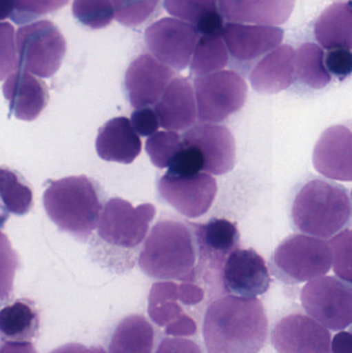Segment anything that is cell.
<instances>
[{
  "instance_id": "cell-1",
  "label": "cell",
  "mask_w": 352,
  "mask_h": 353,
  "mask_svg": "<svg viewBox=\"0 0 352 353\" xmlns=\"http://www.w3.org/2000/svg\"><path fill=\"white\" fill-rule=\"evenodd\" d=\"M203 336L208 353H258L269 336L262 301L233 294L213 301L205 313Z\"/></svg>"
},
{
  "instance_id": "cell-2",
  "label": "cell",
  "mask_w": 352,
  "mask_h": 353,
  "mask_svg": "<svg viewBox=\"0 0 352 353\" xmlns=\"http://www.w3.org/2000/svg\"><path fill=\"white\" fill-rule=\"evenodd\" d=\"M103 188L94 179L72 176L52 181L43 193V207L62 232L86 242L96 230L103 209Z\"/></svg>"
},
{
  "instance_id": "cell-3",
  "label": "cell",
  "mask_w": 352,
  "mask_h": 353,
  "mask_svg": "<svg viewBox=\"0 0 352 353\" xmlns=\"http://www.w3.org/2000/svg\"><path fill=\"white\" fill-rule=\"evenodd\" d=\"M196 251V239L185 223L161 220L147 236L138 265L153 279L185 281L194 275Z\"/></svg>"
},
{
  "instance_id": "cell-4",
  "label": "cell",
  "mask_w": 352,
  "mask_h": 353,
  "mask_svg": "<svg viewBox=\"0 0 352 353\" xmlns=\"http://www.w3.org/2000/svg\"><path fill=\"white\" fill-rule=\"evenodd\" d=\"M296 228L308 236L329 239L351 221V199L344 187L314 179L298 191L291 207Z\"/></svg>"
},
{
  "instance_id": "cell-5",
  "label": "cell",
  "mask_w": 352,
  "mask_h": 353,
  "mask_svg": "<svg viewBox=\"0 0 352 353\" xmlns=\"http://www.w3.org/2000/svg\"><path fill=\"white\" fill-rule=\"evenodd\" d=\"M155 214L156 209L152 203L134 208L130 201L119 197L109 199L103 205L96 236L91 242L94 261L105 250H134L140 246Z\"/></svg>"
},
{
  "instance_id": "cell-6",
  "label": "cell",
  "mask_w": 352,
  "mask_h": 353,
  "mask_svg": "<svg viewBox=\"0 0 352 353\" xmlns=\"http://www.w3.org/2000/svg\"><path fill=\"white\" fill-rule=\"evenodd\" d=\"M272 265L274 275L285 283L311 281L330 271V246L316 236L293 234L277 247Z\"/></svg>"
},
{
  "instance_id": "cell-7",
  "label": "cell",
  "mask_w": 352,
  "mask_h": 353,
  "mask_svg": "<svg viewBox=\"0 0 352 353\" xmlns=\"http://www.w3.org/2000/svg\"><path fill=\"white\" fill-rule=\"evenodd\" d=\"M19 70L39 78L54 76L66 53V41L49 20L23 25L16 32Z\"/></svg>"
},
{
  "instance_id": "cell-8",
  "label": "cell",
  "mask_w": 352,
  "mask_h": 353,
  "mask_svg": "<svg viewBox=\"0 0 352 353\" xmlns=\"http://www.w3.org/2000/svg\"><path fill=\"white\" fill-rule=\"evenodd\" d=\"M196 115L202 123H219L245 105L248 87L234 70H219L194 79Z\"/></svg>"
},
{
  "instance_id": "cell-9",
  "label": "cell",
  "mask_w": 352,
  "mask_h": 353,
  "mask_svg": "<svg viewBox=\"0 0 352 353\" xmlns=\"http://www.w3.org/2000/svg\"><path fill=\"white\" fill-rule=\"evenodd\" d=\"M301 302L309 316L326 329L342 331L351 325V286L338 278L322 276L308 282Z\"/></svg>"
},
{
  "instance_id": "cell-10",
  "label": "cell",
  "mask_w": 352,
  "mask_h": 353,
  "mask_svg": "<svg viewBox=\"0 0 352 353\" xmlns=\"http://www.w3.org/2000/svg\"><path fill=\"white\" fill-rule=\"evenodd\" d=\"M200 33L194 25L177 18H163L145 32L147 47L161 63L176 72L189 65Z\"/></svg>"
},
{
  "instance_id": "cell-11",
  "label": "cell",
  "mask_w": 352,
  "mask_h": 353,
  "mask_svg": "<svg viewBox=\"0 0 352 353\" xmlns=\"http://www.w3.org/2000/svg\"><path fill=\"white\" fill-rule=\"evenodd\" d=\"M194 226V239L200 254V265L196 269L198 275L214 286L223 288V263L239 246L240 234L233 222L213 218L205 224Z\"/></svg>"
},
{
  "instance_id": "cell-12",
  "label": "cell",
  "mask_w": 352,
  "mask_h": 353,
  "mask_svg": "<svg viewBox=\"0 0 352 353\" xmlns=\"http://www.w3.org/2000/svg\"><path fill=\"white\" fill-rule=\"evenodd\" d=\"M158 191L165 201L187 218L204 215L214 203L217 182L210 174L189 176L163 175L158 181Z\"/></svg>"
},
{
  "instance_id": "cell-13",
  "label": "cell",
  "mask_w": 352,
  "mask_h": 353,
  "mask_svg": "<svg viewBox=\"0 0 352 353\" xmlns=\"http://www.w3.org/2000/svg\"><path fill=\"white\" fill-rule=\"evenodd\" d=\"M221 278L225 294L242 298L262 296L271 284L266 261L253 249L237 248L229 253Z\"/></svg>"
},
{
  "instance_id": "cell-14",
  "label": "cell",
  "mask_w": 352,
  "mask_h": 353,
  "mask_svg": "<svg viewBox=\"0 0 352 353\" xmlns=\"http://www.w3.org/2000/svg\"><path fill=\"white\" fill-rule=\"evenodd\" d=\"M271 341L278 353H331L332 335L311 317L297 313L276 323Z\"/></svg>"
},
{
  "instance_id": "cell-15",
  "label": "cell",
  "mask_w": 352,
  "mask_h": 353,
  "mask_svg": "<svg viewBox=\"0 0 352 353\" xmlns=\"http://www.w3.org/2000/svg\"><path fill=\"white\" fill-rule=\"evenodd\" d=\"M175 77V72L151 54L138 56L128 66L124 78L126 94L134 109L152 107Z\"/></svg>"
},
{
  "instance_id": "cell-16",
  "label": "cell",
  "mask_w": 352,
  "mask_h": 353,
  "mask_svg": "<svg viewBox=\"0 0 352 353\" xmlns=\"http://www.w3.org/2000/svg\"><path fill=\"white\" fill-rule=\"evenodd\" d=\"M182 141L200 149L207 174L220 176L233 171L236 163L235 139L225 126L198 124L184 132Z\"/></svg>"
},
{
  "instance_id": "cell-17",
  "label": "cell",
  "mask_w": 352,
  "mask_h": 353,
  "mask_svg": "<svg viewBox=\"0 0 352 353\" xmlns=\"http://www.w3.org/2000/svg\"><path fill=\"white\" fill-rule=\"evenodd\" d=\"M178 286L171 281L153 284L148 298L149 316L171 337H192L198 332V323L182 307Z\"/></svg>"
},
{
  "instance_id": "cell-18",
  "label": "cell",
  "mask_w": 352,
  "mask_h": 353,
  "mask_svg": "<svg viewBox=\"0 0 352 353\" xmlns=\"http://www.w3.org/2000/svg\"><path fill=\"white\" fill-rule=\"evenodd\" d=\"M221 37L231 57L249 62L279 47L284 30L278 26L229 22L223 27Z\"/></svg>"
},
{
  "instance_id": "cell-19",
  "label": "cell",
  "mask_w": 352,
  "mask_h": 353,
  "mask_svg": "<svg viewBox=\"0 0 352 353\" xmlns=\"http://www.w3.org/2000/svg\"><path fill=\"white\" fill-rule=\"evenodd\" d=\"M313 165L318 173L338 181L352 180V134L345 125L324 130L313 152Z\"/></svg>"
},
{
  "instance_id": "cell-20",
  "label": "cell",
  "mask_w": 352,
  "mask_h": 353,
  "mask_svg": "<svg viewBox=\"0 0 352 353\" xmlns=\"http://www.w3.org/2000/svg\"><path fill=\"white\" fill-rule=\"evenodd\" d=\"M159 125L169 132H183L194 126L196 103L194 86L184 77L174 78L154 105Z\"/></svg>"
},
{
  "instance_id": "cell-21",
  "label": "cell",
  "mask_w": 352,
  "mask_h": 353,
  "mask_svg": "<svg viewBox=\"0 0 352 353\" xmlns=\"http://www.w3.org/2000/svg\"><path fill=\"white\" fill-rule=\"evenodd\" d=\"M10 113L23 121L37 119L49 103V91L43 81L18 70L6 78L2 87Z\"/></svg>"
},
{
  "instance_id": "cell-22",
  "label": "cell",
  "mask_w": 352,
  "mask_h": 353,
  "mask_svg": "<svg viewBox=\"0 0 352 353\" xmlns=\"http://www.w3.org/2000/svg\"><path fill=\"white\" fill-rule=\"evenodd\" d=\"M296 0H217L223 19L241 24L279 26L289 21Z\"/></svg>"
},
{
  "instance_id": "cell-23",
  "label": "cell",
  "mask_w": 352,
  "mask_h": 353,
  "mask_svg": "<svg viewBox=\"0 0 352 353\" xmlns=\"http://www.w3.org/2000/svg\"><path fill=\"white\" fill-rule=\"evenodd\" d=\"M295 57L289 45L279 46L267 54L250 74L252 88L262 94H275L291 87L296 79Z\"/></svg>"
},
{
  "instance_id": "cell-24",
  "label": "cell",
  "mask_w": 352,
  "mask_h": 353,
  "mask_svg": "<svg viewBox=\"0 0 352 353\" xmlns=\"http://www.w3.org/2000/svg\"><path fill=\"white\" fill-rule=\"evenodd\" d=\"M95 148L103 161L130 165L141 154L142 142L128 118L116 117L99 128Z\"/></svg>"
},
{
  "instance_id": "cell-25",
  "label": "cell",
  "mask_w": 352,
  "mask_h": 353,
  "mask_svg": "<svg viewBox=\"0 0 352 353\" xmlns=\"http://www.w3.org/2000/svg\"><path fill=\"white\" fill-rule=\"evenodd\" d=\"M314 34L327 51L352 48L351 1L336 2L327 8L316 20Z\"/></svg>"
},
{
  "instance_id": "cell-26",
  "label": "cell",
  "mask_w": 352,
  "mask_h": 353,
  "mask_svg": "<svg viewBox=\"0 0 352 353\" xmlns=\"http://www.w3.org/2000/svg\"><path fill=\"white\" fill-rule=\"evenodd\" d=\"M155 332L143 315L125 317L116 327L109 353H153Z\"/></svg>"
},
{
  "instance_id": "cell-27",
  "label": "cell",
  "mask_w": 352,
  "mask_h": 353,
  "mask_svg": "<svg viewBox=\"0 0 352 353\" xmlns=\"http://www.w3.org/2000/svg\"><path fill=\"white\" fill-rule=\"evenodd\" d=\"M39 325V312L30 301L18 300L0 310V334L8 339H32Z\"/></svg>"
},
{
  "instance_id": "cell-28",
  "label": "cell",
  "mask_w": 352,
  "mask_h": 353,
  "mask_svg": "<svg viewBox=\"0 0 352 353\" xmlns=\"http://www.w3.org/2000/svg\"><path fill=\"white\" fill-rule=\"evenodd\" d=\"M296 77L302 84L320 90L330 84L332 77L324 65V51L314 43H305L295 57Z\"/></svg>"
},
{
  "instance_id": "cell-29",
  "label": "cell",
  "mask_w": 352,
  "mask_h": 353,
  "mask_svg": "<svg viewBox=\"0 0 352 353\" xmlns=\"http://www.w3.org/2000/svg\"><path fill=\"white\" fill-rule=\"evenodd\" d=\"M229 63V52L221 34L200 35L194 48L190 70L196 77L223 70Z\"/></svg>"
},
{
  "instance_id": "cell-30",
  "label": "cell",
  "mask_w": 352,
  "mask_h": 353,
  "mask_svg": "<svg viewBox=\"0 0 352 353\" xmlns=\"http://www.w3.org/2000/svg\"><path fill=\"white\" fill-rule=\"evenodd\" d=\"M32 205V190L22 175L0 167V207L8 213L23 216L30 211Z\"/></svg>"
},
{
  "instance_id": "cell-31",
  "label": "cell",
  "mask_w": 352,
  "mask_h": 353,
  "mask_svg": "<svg viewBox=\"0 0 352 353\" xmlns=\"http://www.w3.org/2000/svg\"><path fill=\"white\" fill-rule=\"evenodd\" d=\"M114 18L126 27H138L152 18L161 0H110Z\"/></svg>"
},
{
  "instance_id": "cell-32",
  "label": "cell",
  "mask_w": 352,
  "mask_h": 353,
  "mask_svg": "<svg viewBox=\"0 0 352 353\" xmlns=\"http://www.w3.org/2000/svg\"><path fill=\"white\" fill-rule=\"evenodd\" d=\"M72 14L81 24L91 29L105 28L114 19L110 0H74Z\"/></svg>"
},
{
  "instance_id": "cell-33",
  "label": "cell",
  "mask_w": 352,
  "mask_h": 353,
  "mask_svg": "<svg viewBox=\"0 0 352 353\" xmlns=\"http://www.w3.org/2000/svg\"><path fill=\"white\" fill-rule=\"evenodd\" d=\"M182 137L176 132H158L146 142V152L158 169H165L182 146Z\"/></svg>"
},
{
  "instance_id": "cell-34",
  "label": "cell",
  "mask_w": 352,
  "mask_h": 353,
  "mask_svg": "<svg viewBox=\"0 0 352 353\" xmlns=\"http://www.w3.org/2000/svg\"><path fill=\"white\" fill-rule=\"evenodd\" d=\"M163 8L171 16L194 27L203 17L218 10L217 0H163Z\"/></svg>"
},
{
  "instance_id": "cell-35",
  "label": "cell",
  "mask_w": 352,
  "mask_h": 353,
  "mask_svg": "<svg viewBox=\"0 0 352 353\" xmlns=\"http://www.w3.org/2000/svg\"><path fill=\"white\" fill-rule=\"evenodd\" d=\"M20 267L18 254L8 236L0 230V301L12 296L17 270Z\"/></svg>"
},
{
  "instance_id": "cell-36",
  "label": "cell",
  "mask_w": 352,
  "mask_h": 353,
  "mask_svg": "<svg viewBox=\"0 0 352 353\" xmlns=\"http://www.w3.org/2000/svg\"><path fill=\"white\" fill-rule=\"evenodd\" d=\"M14 10L10 20L16 24H28L41 16L57 12L70 0H14Z\"/></svg>"
},
{
  "instance_id": "cell-37",
  "label": "cell",
  "mask_w": 352,
  "mask_h": 353,
  "mask_svg": "<svg viewBox=\"0 0 352 353\" xmlns=\"http://www.w3.org/2000/svg\"><path fill=\"white\" fill-rule=\"evenodd\" d=\"M183 142V141H182ZM167 175L189 176L204 172V157L194 145L182 143L181 148L174 155L167 165Z\"/></svg>"
},
{
  "instance_id": "cell-38",
  "label": "cell",
  "mask_w": 352,
  "mask_h": 353,
  "mask_svg": "<svg viewBox=\"0 0 352 353\" xmlns=\"http://www.w3.org/2000/svg\"><path fill=\"white\" fill-rule=\"evenodd\" d=\"M352 234L349 228L342 230L331 240L330 249L335 273L342 281L351 284Z\"/></svg>"
},
{
  "instance_id": "cell-39",
  "label": "cell",
  "mask_w": 352,
  "mask_h": 353,
  "mask_svg": "<svg viewBox=\"0 0 352 353\" xmlns=\"http://www.w3.org/2000/svg\"><path fill=\"white\" fill-rule=\"evenodd\" d=\"M18 70L14 26L8 22H0V82Z\"/></svg>"
},
{
  "instance_id": "cell-40",
  "label": "cell",
  "mask_w": 352,
  "mask_h": 353,
  "mask_svg": "<svg viewBox=\"0 0 352 353\" xmlns=\"http://www.w3.org/2000/svg\"><path fill=\"white\" fill-rule=\"evenodd\" d=\"M324 65L331 77H335L340 81L345 80L351 74V50H329L327 53H324Z\"/></svg>"
},
{
  "instance_id": "cell-41",
  "label": "cell",
  "mask_w": 352,
  "mask_h": 353,
  "mask_svg": "<svg viewBox=\"0 0 352 353\" xmlns=\"http://www.w3.org/2000/svg\"><path fill=\"white\" fill-rule=\"evenodd\" d=\"M130 123L138 137H151L159 128V120L154 109L151 107L136 109L132 114Z\"/></svg>"
},
{
  "instance_id": "cell-42",
  "label": "cell",
  "mask_w": 352,
  "mask_h": 353,
  "mask_svg": "<svg viewBox=\"0 0 352 353\" xmlns=\"http://www.w3.org/2000/svg\"><path fill=\"white\" fill-rule=\"evenodd\" d=\"M155 353H203L200 345L186 338H165Z\"/></svg>"
},
{
  "instance_id": "cell-43",
  "label": "cell",
  "mask_w": 352,
  "mask_h": 353,
  "mask_svg": "<svg viewBox=\"0 0 352 353\" xmlns=\"http://www.w3.org/2000/svg\"><path fill=\"white\" fill-rule=\"evenodd\" d=\"M223 27H225L223 17L221 16L219 10H217L203 17L196 24V28L202 35H217L221 34Z\"/></svg>"
},
{
  "instance_id": "cell-44",
  "label": "cell",
  "mask_w": 352,
  "mask_h": 353,
  "mask_svg": "<svg viewBox=\"0 0 352 353\" xmlns=\"http://www.w3.org/2000/svg\"><path fill=\"white\" fill-rule=\"evenodd\" d=\"M331 353H352L351 332L342 331L335 335L331 341Z\"/></svg>"
},
{
  "instance_id": "cell-45",
  "label": "cell",
  "mask_w": 352,
  "mask_h": 353,
  "mask_svg": "<svg viewBox=\"0 0 352 353\" xmlns=\"http://www.w3.org/2000/svg\"><path fill=\"white\" fill-rule=\"evenodd\" d=\"M0 353H37L32 343L27 341L6 342L0 346Z\"/></svg>"
},
{
  "instance_id": "cell-46",
  "label": "cell",
  "mask_w": 352,
  "mask_h": 353,
  "mask_svg": "<svg viewBox=\"0 0 352 353\" xmlns=\"http://www.w3.org/2000/svg\"><path fill=\"white\" fill-rule=\"evenodd\" d=\"M50 353H105V352L101 347H95V346L88 347L82 344L72 343L56 348Z\"/></svg>"
},
{
  "instance_id": "cell-47",
  "label": "cell",
  "mask_w": 352,
  "mask_h": 353,
  "mask_svg": "<svg viewBox=\"0 0 352 353\" xmlns=\"http://www.w3.org/2000/svg\"><path fill=\"white\" fill-rule=\"evenodd\" d=\"M14 10V0H0V22L10 18Z\"/></svg>"
},
{
  "instance_id": "cell-48",
  "label": "cell",
  "mask_w": 352,
  "mask_h": 353,
  "mask_svg": "<svg viewBox=\"0 0 352 353\" xmlns=\"http://www.w3.org/2000/svg\"><path fill=\"white\" fill-rule=\"evenodd\" d=\"M8 215H10V213L3 208L0 207V228H3L4 223L8 219Z\"/></svg>"
}]
</instances>
